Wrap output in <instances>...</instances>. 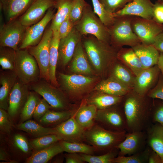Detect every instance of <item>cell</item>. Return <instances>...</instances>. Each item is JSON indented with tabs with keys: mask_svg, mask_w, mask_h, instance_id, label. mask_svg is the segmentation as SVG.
<instances>
[{
	"mask_svg": "<svg viewBox=\"0 0 163 163\" xmlns=\"http://www.w3.org/2000/svg\"><path fill=\"white\" fill-rule=\"evenodd\" d=\"M153 99L141 96L133 90L123 98L122 103L127 124V132L146 131L152 123L151 111Z\"/></svg>",
	"mask_w": 163,
	"mask_h": 163,
	"instance_id": "obj_1",
	"label": "cell"
},
{
	"mask_svg": "<svg viewBox=\"0 0 163 163\" xmlns=\"http://www.w3.org/2000/svg\"><path fill=\"white\" fill-rule=\"evenodd\" d=\"M83 46L88 58L96 72L106 75L117 59V53L109 43L101 41L93 36L86 37Z\"/></svg>",
	"mask_w": 163,
	"mask_h": 163,
	"instance_id": "obj_2",
	"label": "cell"
},
{
	"mask_svg": "<svg viewBox=\"0 0 163 163\" xmlns=\"http://www.w3.org/2000/svg\"><path fill=\"white\" fill-rule=\"evenodd\" d=\"M126 133L110 130L100 125L94 124L85 130V140L91 145L95 151L105 153L116 148L124 139Z\"/></svg>",
	"mask_w": 163,
	"mask_h": 163,
	"instance_id": "obj_3",
	"label": "cell"
},
{
	"mask_svg": "<svg viewBox=\"0 0 163 163\" xmlns=\"http://www.w3.org/2000/svg\"><path fill=\"white\" fill-rule=\"evenodd\" d=\"M75 27L81 36L92 35L99 40L109 43L110 37L109 29L87 4L80 20Z\"/></svg>",
	"mask_w": 163,
	"mask_h": 163,
	"instance_id": "obj_4",
	"label": "cell"
},
{
	"mask_svg": "<svg viewBox=\"0 0 163 163\" xmlns=\"http://www.w3.org/2000/svg\"><path fill=\"white\" fill-rule=\"evenodd\" d=\"M14 71L19 81L24 84L36 82L40 77L37 63L27 49L16 51Z\"/></svg>",
	"mask_w": 163,
	"mask_h": 163,
	"instance_id": "obj_5",
	"label": "cell"
},
{
	"mask_svg": "<svg viewBox=\"0 0 163 163\" xmlns=\"http://www.w3.org/2000/svg\"><path fill=\"white\" fill-rule=\"evenodd\" d=\"M127 17L116 18L114 23L108 27L110 40L118 46H128L132 47L141 42L133 30L132 18Z\"/></svg>",
	"mask_w": 163,
	"mask_h": 163,
	"instance_id": "obj_6",
	"label": "cell"
},
{
	"mask_svg": "<svg viewBox=\"0 0 163 163\" xmlns=\"http://www.w3.org/2000/svg\"><path fill=\"white\" fill-rule=\"evenodd\" d=\"M62 88L71 97H81L87 93L97 80L95 77L80 74L68 75L59 73Z\"/></svg>",
	"mask_w": 163,
	"mask_h": 163,
	"instance_id": "obj_7",
	"label": "cell"
},
{
	"mask_svg": "<svg viewBox=\"0 0 163 163\" xmlns=\"http://www.w3.org/2000/svg\"><path fill=\"white\" fill-rule=\"evenodd\" d=\"M121 103L104 109L98 110L95 121L108 130L127 132L126 120L122 103L120 105Z\"/></svg>",
	"mask_w": 163,
	"mask_h": 163,
	"instance_id": "obj_8",
	"label": "cell"
},
{
	"mask_svg": "<svg viewBox=\"0 0 163 163\" xmlns=\"http://www.w3.org/2000/svg\"><path fill=\"white\" fill-rule=\"evenodd\" d=\"M53 31L50 26L46 28L40 41L36 45L27 48L35 58L38 66L40 77L47 82L49 76V51Z\"/></svg>",
	"mask_w": 163,
	"mask_h": 163,
	"instance_id": "obj_9",
	"label": "cell"
},
{
	"mask_svg": "<svg viewBox=\"0 0 163 163\" xmlns=\"http://www.w3.org/2000/svg\"><path fill=\"white\" fill-rule=\"evenodd\" d=\"M31 88L36 93L41 95L52 108L62 110H70L69 104L65 95L47 81L35 82Z\"/></svg>",
	"mask_w": 163,
	"mask_h": 163,
	"instance_id": "obj_10",
	"label": "cell"
},
{
	"mask_svg": "<svg viewBox=\"0 0 163 163\" xmlns=\"http://www.w3.org/2000/svg\"><path fill=\"white\" fill-rule=\"evenodd\" d=\"M27 27L23 25L18 19L4 24L0 30V46L9 47L18 50Z\"/></svg>",
	"mask_w": 163,
	"mask_h": 163,
	"instance_id": "obj_11",
	"label": "cell"
},
{
	"mask_svg": "<svg viewBox=\"0 0 163 163\" xmlns=\"http://www.w3.org/2000/svg\"><path fill=\"white\" fill-rule=\"evenodd\" d=\"M132 18L131 26L141 43L153 45L157 36L163 32V25L154 20L138 17Z\"/></svg>",
	"mask_w": 163,
	"mask_h": 163,
	"instance_id": "obj_12",
	"label": "cell"
},
{
	"mask_svg": "<svg viewBox=\"0 0 163 163\" xmlns=\"http://www.w3.org/2000/svg\"><path fill=\"white\" fill-rule=\"evenodd\" d=\"M52 8L47 11L44 16L40 21L27 27L19 49L35 46L39 43L47 25L52 20L55 15L54 11Z\"/></svg>",
	"mask_w": 163,
	"mask_h": 163,
	"instance_id": "obj_13",
	"label": "cell"
},
{
	"mask_svg": "<svg viewBox=\"0 0 163 163\" xmlns=\"http://www.w3.org/2000/svg\"><path fill=\"white\" fill-rule=\"evenodd\" d=\"M154 6V4L150 0H133L113 14L115 18L125 16H136L153 20Z\"/></svg>",
	"mask_w": 163,
	"mask_h": 163,
	"instance_id": "obj_14",
	"label": "cell"
},
{
	"mask_svg": "<svg viewBox=\"0 0 163 163\" xmlns=\"http://www.w3.org/2000/svg\"><path fill=\"white\" fill-rule=\"evenodd\" d=\"M147 145L146 132H127L124 139L117 147L118 156H129L143 150Z\"/></svg>",
	"mask_w": 163,
	"mask_h": 163,
	"instance_id": "obj_15",
	"label": "cell"
},
{
	"mask_svg": "<svg viewBox=\"0 0 163 163\" xmlns=\"http://www.w3.org/2000/svg\"><path fill=\"white\" fill-rule=\"evenodd\" d=\"M56 3V0H34L18 19L24 26H30L42 19L50 8L55 7Z\"/></svg>",
	"mask_w": 163,
	"mask_h": 163,
	"instance_id": "obj_16",
	"label": "cell"
},
{
	"mask_svg": "<svg viewBox=\"0 0 163 163\" xmlns=\"http://www.w3.org/2000/svg\"><path fill=\"white\" fill-rule=\"evenodd\" d=\"M160 73L157 65L144 69L136 76L133 90L141 96H146L157 84Z\"/></svg>",
	"mask_w": 163,
	"mask_h": 163,
	"instance_id": "obj_17",
	"label": "cell"
},
{
	"mask_svg": "<svg viewBox=\"0 0 163 163\" xmlns=\"http://www.w3.org/2000/svg\"><path fill=\"white\" fill-rule=\"evenodd\" d=\"M61 140L70 142H82L85 130L76 122L73 115L54 127Z\"/></svg>",
	"mask_w": 163,
	"mask_h": 163,
	"instance_id": "obj_18",
	"label": "cell"
},
{
	"mask_svg": "<svg viewBox=\"0 0 163 163\" xmlns=\"http://www.w3.org/2000/svg\"><path fill=\"white\" fill-rule=\"evenodd\" d=\"M81 35L74 26L67 36L60 39L58 46V62L61 65L65 66L71 60L76 47L81 40Z\"/></svg>",
	"mask_w": 163,
	"mask_h": 163,
	"instance_id": "obj_19",
	"label": "cell"
},
{
	"mask_svg": "<svg viewBox=\"0 0 163 163\" xmlns=\"http://www.w3.org/2000/svg\"><path fill=\"white\" fill-rule=\"evenodd\" d=\"M30 92L27 84H23L20 81L16 82L8 98V111L10 117H14L21 112Z\"/></svg>",
	"mask_w": 163,
	"mask_h": 163,
	"instance_id": "obj_20",
	"label": "cell"
},
{
	"mask_svg": "<svg viewBox=\"0 0 163 163\" xmlns=\"http://www.w3.org/2000/svg\"><path fill=\"white\" fill-rule=\"evenodd\" d=\"M7 22L17 19L27 10L34 0H0Z\"/></svg>",
	"mask_w": 163,
	"mask_h": 163,
	"instance_id": "obj_21",
	"label": "cell"
},
{
	"mask_svg": "<svg viewBox=\"0 0 163 163\" xmlns=\"http://www.w3.org/2000/svg\"><path fill=\"white\" fill-rule=\"evenodd\" d=\"M131 47L139 58L144 69L157 65L160 53L153 45L141 43Z\"/></svg>",
	"mask_w": 163,
	"mask_h": 163,
	"instance_id": "obj_22",
	"label": "cell"
},
{
	"mask_svg": "<svg viewBox=\"0 0 163 163\" xmlns=\"http://www.w3.org/2000/svg\"><path fill=\"white\" fill-rule=\"evenodd\" d=\"M88 58L81 40L76 47L72 59L70 66L71 72L80 74H93V71L88 62Z\"/></svg>",
	"mask_w": 163,
	"mask_h": 163,
	"instance_id": "obj_23",
	"label": "cell"
},
{
	"mask_svg": "<svg viewBox=\"0 0 163 163\" xmlns=\"http://www.w3.org/2000/svg\"><path fill=\"white\" fill-rule=\"evenodd\" d=\"M93 90L112 95L124 97L132 90L114 77L109 76L107 78L99 82L94 87Z\"/></svg>",
	"mask_w": 163,
	"mask_h": 163,
	"instance_id": "obj_24",
	"label": "cell"
},
{
	"mask_svg": "<svg viewBox=\"0 0 163 163\" xmlns=\"http://www.w3.org/2000/svg\"><path fill=\"white\" fill-rule=\"evenodd\" d=\"M145 131L147 145L160 156L163 163V125L152 123Z\"/></svg>",
	"mask_w": 163,
	"mask_h": 163,
	"instance_id": "obj_25",
	"label": "cell"
},
{
	"mask_svg": "<svg viewBox=\"0 0 163 163\" xmlns=\"http://www.w3.org/2000/svg\"><path fill=\"white\" fill-rule=\"evenodd\" d=\"M97 109L94 105L85 102L74 113L75 119L77 123L85 130L94 124Z\"/></svg>",
	"mask_w": 163,
	"mask_h": 163,
	"instance_id": "obj_26",
	"label": "cell"
},
{
	"mask_svg": "<svg viewBox=\"0 0 163 163\" xmlns=\"http://www.w3.org/2000/svg\"><path fill=\"white\" fill-rule=\"evenodd\" d=\"M85 100L87 103L94 105L98 110L104 109L119 104L123 101L124 97L112 95L94 91Z\"/></svg>",
	"mask_w": 163,
	"mask_h": 163,
	"instance_id": "obj_27",
	"label": "cell"
},
{
	"mask_svg": "<svg viewBox=\"0 0 163 163\" xmlns=\"http://www.w3.org/2000/svg\"><path fill=\"white\" fill-rule=\"evenodd\" d=\"M17 76L14 70L4 73L0 77V108L8 110L10 92L16 82Z\"/></svg>",
	"mask_w": 163,
	"mask_h": 163,
	"instance_id": "obj_28",
	"label": "cell"
},
{
	"mask_svg": "<svg viewBox=\"0 0 163 163\" xmlns=\"http://www.w3.org/2000/svg\"><path fill=\"white\" fill-rule=\"evenodd\" d=\"M117 59L136 76L144 69L139 58L131 47L121 49L117 53Z\"/></svg>",
	"mask_w": 163,
	"mask_h": 163,
	"instance_id": "obj_29",
	"label": "cell"
},
{
	"mask_svg": "<svg viewBox=\"0 0 163 163\" xmlns=\"http://www.w3.org/2000/svg\"><path fill=\"white\" fill-rule=\"evenodd\" d=\"M60 40L58 30L53 31L50 47L49 72L50 82L55 86H57L58 85L56 70L58 62V46Z\"/></svg>",
	"mask_w": 163,
	"mask_h": 163,
	"instance_id": "obj_30",
	"label": "cell"
},
{
	"mask_svg": "<svg viewBox=\"0 0 163 163\" xmlns=\"http://www.w3.org/2000/svg\"><path fill=\"white\" fill-rule=\"evenodd\" d=\"M64 152L60 141L45 149L35 151L26 161L27 163H46L56 155Z\"/></svg>",
	"mask_w": 163,
	"mask_h": 163,
	"instance_id": "obj_31",
	"label": "cell"
},
{
	"mask_svg": "<svg viewBox=\"0 0 163 163\" xmlns=\"http://www.w3.org/2000/svg\"><path fill=\"white\" fill-rule=\"evenodd\" d=\"M116 62L111 68V72L110 76L114 77L133 90L136 76L121 62V63Z\"/></svg>",
	"mask_w": 163,
	"mask_h": 163,
	"instance_id": "obj_32",
	"label": "cell"
},
{
	"mask_svg": "<svg viewBox=\"0 0 163 163\" xmlns=\"http://www.w3.org/2000/svg\"><path fill=\"white\" fill-rule=\"evenodd\" d=\"M72 1V0H56L55 7L57 11L50 26L53 31L57 30L60 24L69 16Z\"/></svg>",
	"mask_w": 163,
	"mask_h": 163,
	"instance_id": "obj_33",
	"label": "cell"
},
{
	"mask_svg": "<svg viewBox=\"0 0 163 163\" xmlns=\"http://www.w3.org/2000/svg\"><path fill=\"white\" fill-rule=\"evenodd\" d=\"M17 128L37 137L56 132L55 128L45 127L32 120H27L20 123L17 126Z\"/></svg>",
	"mask_w": 163,
	"mask_h": 163,
	"instance_id": "obj_34",
	"label": "cell"
},
{
	"mask_svg": "<svg viewBox=\"0 0 163 163\" xmlns=\"http://www.w3.org/2000/svg\"><path fill=\"white\" fill-rule=\"evenodd\" d=\"M72 110L55 111L49 110L39 120V122L44 125H57L66 121L73 114Z\"/></svg>",
	"mask_w": 163,
	"mask_h": 163,
	"instance_id": "obj_35",
	"label": "cell"
},
{
	"mask_svg": "<svg viewBox=\"0 0 163 163\" xmlns=\"http://www.w3.org/2000/svg\"><path fill=\"white\" fill-rule=\"evenodd\" d=\"M64 152L93 155L95 151L94 148L82 142H70L63 140L60 141Z\"/></svg>",
	"mask_w": 163,
	"mask_h": 163,
	"instance_id": "obj_36",
	"label": "cell"
},
{
	"mask_svg": "<svg viewBox=\"0 0 163 163\" xmlns=\"http://www.w3.org/2000/svg\"><path fill=\"white\" fill-rule=\"evenodd\" d=\"M151 148L147 145L143 151L127 156H117L113 160V163H148Z\"/></svg>",
	"mask_w": 163,
	"mask_h": 163,
	"instance_id": "obj_37",
	"label": "cell"
},
{
	"mask_svg": "<svg viewBox=\"0 0 163 163\" xmlns=\"http://www.w3.org/2000/svg\"><path fill=\"white\" fill-rule=\"evenodd\" d=\"M61 140V139L58 135L51 134L37 137L29 143L31 148L37 151L49 147Z\"/></svg>",
	"mask_w": 163,
	"mask_h": 163,
	"instance_id": "obj_38",
	"label": "cell"
},
{
	"mask_svg": "<svg viewBox=\"0 0 163 163\" xmlns=\"http://www.w3.org/2000/svg\"><path fill=\"white\" fill-rule=\"evenodd\" d=\"M119 151V149L116 148L100 155L80 154L85 162L89 163H113L114 158L118 155Z\"/></svg>",
	"mask_w": 163,
	"mask_h": 163,
	"instance_id": "obj_39",
	"label": "cell"
},
{
	"mask_svg": "<svg viewBox=\"0 0 163 163\" xmlns=\"http://www.w3.org/2000/svg\"><path fill=\"white\" fill-rule=\"evenodd\" d=\"M16 51L8 47L0 46V64L2 69L14 71Z\"/></svg>",
	"mask_w": 163,
	"mask_h": 163,
	"instance_id": "obj_40",
	"label": "cell"
},
{
	"mask_svg": "<svg viewBox=\"0 0 163 163\" xmlns=\"http://www.w3.org/2000/svg\"><path fill=\"white\" fill-rule=\"evenodd\" d=\"M40 100L35 93L30 92L27 99L21 112V123L29 120L33 116L36 107Z\"/></svg>",
	"mask_w": 163,
	"mask_h": 163,
	"instance_id": "obj_41",
	"label": "cell"
},
{
	"mask_svg": "<svg viewBox=\"0 0 163 163\" xmlns=\"http://www.w3.org/2000/svg\"><path fill=\"white\" fill-rule=\"evenodd\" d=\"M93 11L103 23L108 28L115 22L116 18L105 9L99 0H91Z\"/></svg>",
	"mask_w": 163,
	"mask_h": 163,
	"instance_id": "obj_42",
	"label": "cell"
},
{
	"mask_svg": "<svg viewBox=\"0 0 163 163\" xmlns=\"http://www.w3.org/2000/svg\"><path fill=\"white\" fill-rule=\"evenodd\" d=\"M87 4L85 0H72L69 17L75 25L81 18Z\"/></svg>",
	"mask_w": 163,
	"mask_h": 163,
	"instance_id": "obj_43",
	"label": "cell"
},
{
	"mask_svg": "<svg viewBox=\"0 0 163 163\" xmlns=\"http://www.w3.org/2000/svg\"><path fill=\"white\" fill-rule=\"evenodd\" d=\"M151 119L152 123H157L163 125V100L153 99Z\"/></svg>",
	"mask_w": 163,
	"mask_h": 163,
	"instance_id": "obj_44",
	"label": "cell"
},
{
	"mask_svg": "<svg viewBox=\"0 0 163 163\" xmlns=\"http://www.w3.org/2000/svg\"><path fill=\"white\" fill-rule=\"evenodd\" d=\"M105 9L113 14L133 0H99Z\"/></svg>",
	"mask_w": 163,
	"mask_h": 163,
	"instance_id": "obj_45",
	"label": "cell"
},
{
	"mask_svg": "<svg viewBox=\"0 0 163 163\" xmlns=\"http://www.w3.org/2000/svg\"><path fill=\"white\" fill-rule=\"evenodd\" d=\"M146 95L152 99L163 100V75L161 72L157 84L148 92Z\"/></svg>",
	"mask_w": 163,
	"mask_h": 163,
	"instance_id": "obj_46",
	"label": "cell"
},
{
	"mask_svg": "<svg viewBox=\"0 0 163 163\" xmlns=\"http://www.w3.org/2000/svg\"><path fill=\"white\" fill-rule=\"evenodd\" d=\"M10 117L5 110L0 109V129L1 131L10 133L12 130L13 124Z\"/></svg>",
	"mask_w": 163,
	"mask_h": 163,
	"instance_id": "obj_47",
	"label": "cell"
},
{
	"mask_svg": "<svg viewBox=\"0 0 163 163\" xmlns=\"http://www.w3.org/2000/svg\"><path fill=\"white\" fill-rule=\"evenodd\" d=\"M51 108V107L44 99H40L34 111L33 115L34 118L39 121Z\"/></svg>",
	"mask_w": 163,
	"mask_h": 163,
	"instance_id": "obj_48",
	"label": "cell"
},
{
	"mask_svg": "<svg viewBox=\"0 0 163 163\" xmlns=\"http://www.w3.org/2000/svg\"><path fill=\"white\" fill-rule=\"evenodd\" d=\"M14 145L22 152L27 153L29 152L31 148L26 138L20 134L15 135L13 139Z\"/></svg>",
	"mask_w": 163,
	"mask_h": 163,
	"instance_id": "obj_49",
	"label": "cell"
},
{
	"mask_svg": "<svg viewBox=\"0 0 163 163\" xmlns=\"http://www.w3.org/2000/svg\"><path fill=\"white\" fill-rule=\"evenodd\" d=\"M74 26L69 16L60 24L58 30L60 39L67 36Z\"/></svg>",
	"mask_w": 163,
	"mask_h": 163,
	"instance_id": "obj_50",
	"label": "cell"
},
{
	"mask_svg": "<svg viewBox=\"0 0 163 163\" xmlns=\"http://www.w3.org/2000/svg\"><path fill=\"white\" fill-rule=\"evenodd\" d=\"M153 20L159 24H163V3L161 2L154 4Z\"/></svg>",
	"mask_w": 163,
	"mask_h": 163,
	"instance_id": "obj_51",
	"label": "cell"
},
{
	"mask_svg": "<svg viewBox=\"0 0 163 163\" xmlns=\"http://www.w3.org/2000/svg\"><path fill=\"white\" fill-rule=\"evenodd\" d=\"M66 163H84L83 160L80 153H68L65 155Z\"/></svg>",
	"mask_w": 163,
	"mask_h": 163,
	"instance_id": "obj_52",
	"label": "cell"
},
{
	"mask_svg": "<svg viewBox=\"0 0 163 163\" xmlns=\"http://www.w3.org/2000/svg\"><path fill=\"white\" fill-rule=\"evenodd\" d=\"M148 163H162L160 156L151 148L149 155Z\"/></svg>",
	"mask_w": 163,
	"mask_h": 163,
	"instance_id": "obj_53",
	"label": "cell"
},
{
	"mask_svg": "<svg viewBox=\"0 0 163 163\" xmlns=\"http://www.w3.org/2000/svg\"><path fill=\"white\" fill-rule=\"evenodd\" d=\"M153 45L160 52L163 53V32L157 36Z\"/></svg>",
	"mask_w": 163,
	"mask_h": 163,
	"instance_id": "obj_54",
	"label": "cell"
},
{
	"mask_svg": "<svg viewBox=\"0 0 163 163\" xmlns=\"http://www.w3.org/2000/svg\"><path fill=\"white\" fill-rule=\"evenodd\" d=\"M157 65L163 75V53L160 52V56Z\"/></svg>",
	"mask_w": 163,
	"mask_h": 163,
	"instance_id": "obj_55",
	"label": "cell"
},
{
	"mask_svg": "<svg viewBox=\"0 0 163 163\" xmlns=\"http://www.w3.org/2000/svg\"><path fill=\"white\" fill-rule=\"evenodd\" d=\"M8 156L7 152L2 149L0 150V160L8 161Z\"/></svg>",
	"mask_w": 163,
	"mask_h": 163,
	"instance_id": "obj_56",
	"label": "cell"
},
{
	"mask_svg": "<svg viewBox=\"0 0 163 163\" xmlns=\"http://www.w3.org/2000/svg\"><path fill=\"white\" fill-rule=\"evenodd\" d=\"M163 1V0H158V1H159V2H161V1Z\"/></svg>",
	"mask_w": 163,
	"mask_h": 163,
	"instance_id": "obj_57",
	"label": "cell"
},
{
	"mask_svg": "<svg viewBox=\"0 0 163 163\" xmlns=\"http://www.w3.org/2000/svg\"><path fill=\"white\" fill-rule=\"evenodd\" d=\"M161 2L162 3H163V1H161Z\"/></svg>",
	"mask_w": 163,
	"mask_h": 163,
	"instance_id": "obj_58",
	"label": "cell"
}]
</instances>
